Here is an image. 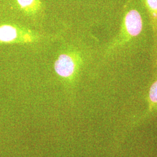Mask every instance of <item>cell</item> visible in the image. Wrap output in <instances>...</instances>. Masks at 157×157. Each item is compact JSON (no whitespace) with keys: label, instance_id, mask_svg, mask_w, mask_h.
Returning a JSON list of instances; mask_svg holds the SVG:
<instances>
[{"label":"cell","instance_id":"277c9868","mask_svg":"<svg viewBox=\"0 0 157 157\" xmlns=\"http://www.w3.org/2000/svg\"><path fill=\"white\" fill-rule=\"evenodd\" d=\"M17 36V30L13 27L5 25L0 27V40L2 41H11Z\"/></svg>","mask_w":157,"mask_h":157},{"label":"cell","instance_id":"5b68a950","mask_svg":"<svg viewBox=\"0 0 157 157\" xmlns=\"http://www.w3.org/2000/svg\"><path fill=\"white\" fill-rule=\"evenodd\" d=\"M149 98L152 104H157V80L152 84L149 93Z\"/></svg>","mask_w":157,"mask_h":157},{"label":"cell","instance_id":"6da1fadb","mask_svg":"<svg viewBox=\"0 0 157 157\" xmlns=\"http://www.w3.org/2000/svg\"><path fill=\"white\" fill-rule=\"evenodd\" d=\"M124 24V39H129L138 36L143 29L140 14L135 10H132L126 14Z\"/></svg>","mask_w":157,"mask_h":157},{"label":"cell","instance_id":"3957f363","mask_svg":"<svg viewBox=\"0 0 157 157\" xmlns=\"http://www.w3.org/2000/svg\"><path fill=\"white\" fill-rule=\"evenodd\" d=\"M144 1L149 13L152 30L157 31V0Z\"/></svg>","mask_w":157,"mask_h":157},{"label":"cell","instance_id":"7a4b0ae2","mask_svg":"<svg viewBox=\"0 0 157 157\" xmlns=\"http://www.w3.org/2000/svg\"><path fill=\"white\" fill-rule=\"evenodd\" d=\"M75 65L71 56L62 54L60 56L55 63V69L56 73L62 77L71 76L75 71Z\"/></svg>","mask_w":157,"mask_h":157},{"label":"cell","instance_id":"8992f818","mask_svg":"<svg viewBox=\"0 0 157 157\" xmlns=\"http://www.w3.org/2000/svg\"><path fill=\"white\" fill-rule=\"evenodd\" d=\"M35 0H17V3L22 8H27L32 6Z\"/></svg>","mask_w":157,"mask_h":157}]
</instances>
